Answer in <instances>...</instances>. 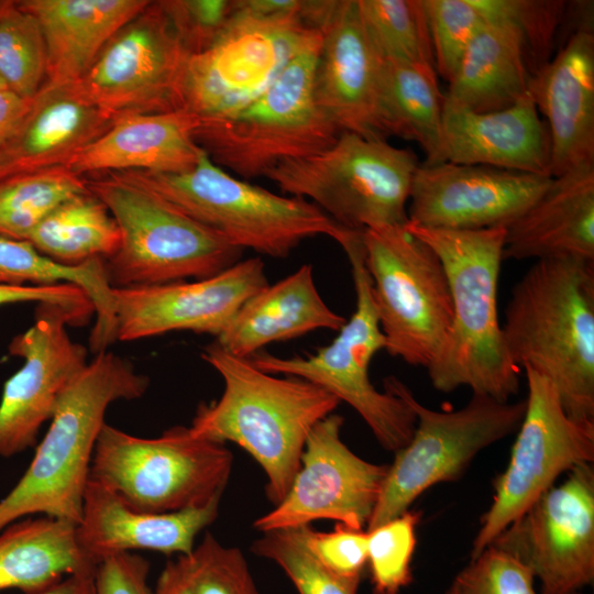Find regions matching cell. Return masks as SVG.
Here are the masks:
<instances>
[{"mask_svg": "<svg viewBox=\"0 0 594 594\" xmlns=\"http://www.w3.org/2000/svg\"><path fill=\"white\" fill-rule=\"evenodd\" d=\"M404 228L437 253L451 289V326L427 367L431 385L442 393L469 387L473 395L508 402L518 393L521 370L509 356L497 311L506 228Z\"/></svg>", "mask_w": 594, "mask_h": 594, "instance_id": "obj_2", "label": "cell"}, {"mask_svg": "<svg viewBox=\"0 0 594 594\" xmlns=\"http://www.w3.org/2000/svg\"><path fill=\"white\" fill-rule=\"evenodd\" d=\"M355 290V310L331 343L316 353L282 358L257 352L251 361L262 371L296 376L326 389L350 405L365 421L380 444L396 452L411 438L416 416L395 394L377 391L369 369L374 355L385 350V338L375 309L372 280L361 242L344 249Z\"/></svg>", "mask_w": 594, "mask_h": 594, "instance_id": "obj_11", "label": "cell"}, {"mask_svg": "<svg viewBox=\"0 0 594 594\" xmlns=\"http://www.w3.org/2000/svg\"><path fill=\"white\" fill-rule=\"evenodd\" d=\"M343 422L342 416L332 413L315 425L287 494L253 522L254 529H290L317 520H336L353 529L367 526L388 464H375L352 452L341 439Z\"/></svg>", "mask_w": 594, "mask_h": 594, "instance_id": "obj_17", "label": "cell"}, {"mask_svg": "<svg viewBox=\"0 0 594 594\" xmlns=\"http://www.w3.org/2000/svg\"><path fill=\"white\" fill-rule=\"evenodd\" d=\"M26 241L58 263L80 265L112 256L120 233L106 205L88 190L54 209Z\"/></svg>", "mask_w": 594, "mask_h": 594, "instance_id": "obj_34", "label": "cell"}, {"mask_svg": "<svg viewBox=\"0 0 594 594\" xmlns=\"http://www.w3.org/2000/svg\"><path fill=\"white\" fill-rule=\"evenodd\" d=\"M86 184L119 229L118 249L105 261L113 288L202 279L240 261L243 250L156 191L119 173Z\"/></svg>", "mask_w": 594, "mask_h": 594, "instance_id": "obj_5", "label": "cell"}, {"mask_svg": "<svg viewBox=\"0 0 594 594\" xmlns=\"http://www.w3.org/2000/svg\"><path fill=\"white\" fill-rule=\"evenodd\" d=\"M564 594H586V593H583L582 591H574V592H569Z\"/></svg>", "mask_w": 594, "mask_h": 594, "instance_id": "obj_52", "label": "cell"}, {"mask_svg": "<svg viewBox=\"0 0 594 594\" xmlns=\"http://www.w3.org/2000/svg\"><path fill=\"white\" fill-rule=\"evenodd\" d=\"M321 41V32L307 26L299 11L256 15L234 0V12L220 35L188 58L183 108L199 120L229 116L257 98L294 58Z\"/></svg>", "mask_w": 594, "mask_h": 594, "instance_id": "obj_13", "label": "cell"}, {"mask_svg": "<svg viewBox=\"0 0 594 594\" xmlns=\"http://www.w3.org/2000/svg\"><path fill=\"white\" fill-rule=\"evenodd\" d=\"M4 179V176H3V172H2V167H1V162H0V180Z\"/></svg>", "mask_w": 594, "mask_h": 594, "instance_id": "obj_53", "label": "cell"}, {"mask_svg": "<svg viewBox=\"0 0 594 594\" xmlns=\"http://www.w3.org/2000/svg\"><path fill=\"white\" fill-rule=\"evenodd\" d=\"M16 302L56 304L73 309L87 319L95 315L94 305L86 293L72 284L0 285V306Z\"/></svg>", "mask_w": 594, "mask_h": 594, "instance_id": "obj_47", "label": "cell"}, {"mask_svg": "<svg viewBox=\"0 0 594 594\" xmlns=\"http://www.w3.org/2000/svg\"><path fill=\"white\" fill-rule=\"evenodd\" d=\"M432 66L383 59L382 107L387 138L415 141L424 164L442 163V105Z\"/></svg>", "mask_w": 594, "mask_h": 594, "instance_id": "obj_33", "label": "cell"}, {"mask_svg": "<svg viewBox=\"0 0 594 594\" xmlns=\"http://www.w3.org/2000/svg\"><path fill=\"white\" fill-rule=\"evenodd\" d=\"M536 70L519 28L488 18L465 50L444 97L476 112L503 110L528 91Z\"/></svg>", "mask_w": 594, "mask_h": 594, "instance_id": "obj_30", "label": "cell"}, {"mask_svg": "<svg viewBox=\"0 0 594 594\" xmlns=\"http://www.w3.org/2000/svg\"><path fill=\"white\" fill-rule=\"evenodd\" d=\"M318 43L294 58L275 81L238 111L199 120L197 144L213 163L250 179L280 163L317 154L341 134L314 96Z\"/></svg>", "mask_w": 594, "mask_h": 594, "instance_id": "obj_7", "label": "cell"}, {"mask_svg": "<svg viewBox=\"0 0 594 594\" xmlns=\"http://www.w3.org/2000/svg\"><path fill=\"white\" fill-rule=\"evenodd\" d=\"M6 2H7V0H4L3 4L0 7V10L6 4ZM0 89H8L7 85L4 84V81L2 80L1 77H0Z\"/></svg>", "mask_w": 594, "mask_h": 594, "instance_id": "obj_51", "label": "cell"}, {"mask_svg": "<svg viewBox=\"0 0 594 594\" xmlns=\"http://www.w3.org/2000/svg\"><path fill=\"white\" fill-rule=\"evenodd\" d=\"M345 321L324 302L312 266L304 264L246 300L216 342L233 355L251 358L274 342L319 329L339 331Z\"/></svg>", "mask_w": 594, "mask_h": 594, "instance_id": "obj_29", "label": "cell"}, {"mask_svg": "<svg viewBox=\"0 0 594 594\" xmlns=\"http://www.w3.org/2000/svg\"><path fill=\"white\" fill-rule=\"evenodd\" d=\"M524 371L526 410L509 462L494 481L492 503L480 519L471 558L490 547L560 475L594 460V422L571 418L553 385L530 369Z\"/></svg>", "mask_w": 594, "mask_h": 594, "instance_id": "obj_14", "label": "cell"}, {"mask_svg": "<svg viewBox=\"0 0 594 594\" xmlns=\"http://www.w3.org/2000/svg\"><path fill=\"white\" fill-rule=\"evenodd\" d=\"M201 358L221 376L223 392L218 400L198 406L190 431L244 449L263 469L266 496L276 506L300 466L307 437L334 413L339 399L300 377L266 373L216 341Z\"/></svg>", "mask_w": 594, "mask_h": 594, "instance_id": "obj_1", "label": "cell"}, {"mask_svg": "<svg viewBox=\"0 0 594 594\" xmlns=\"http://www.w3.org/2000/svg\"><path fill=\"white\" fill-rule=\"evenodd\" d=\"M198 124L199 119L186 109L124 116L64 166L80 176L128 170L184 173L197 164L201 152L195 140Z\"/></svg>", "mask_w": 594, "mask_h": 594, "instance_id": "obj_25", "label": "cell"}, {"mask_svg": "<svg viewBox=\"0 0 594 594\" xmlns=\"http://www.w3.org/2000/svg\"><path fill=\"white\" fill-rule=\"evenodd\" d=\"M415 153L384 139L342 132L328 148L280 163L267 174L293 197L310 199L336 223L352 231L405 226Z\"/></svg>", "mask_w": 594, "mask_h": 594, "instance_id": "obj_8", "label": "cell"}, {"mask_svg": "<svg viewBox=\"0 0 594 594\" xmlns=\"http://www.w3.org/2000/svg\"><path fill=\"white\" fill-rule=\"evenodd\" d=\"M47 50L37 20L18 1L0 10V77L8 89L32 100L46 78Z\"/></svg>", "mask_w": 594, "mask_h": 594, "instance_id": "obj_37", "label": "cell"}, {"mask_svg": "<svg viewBox=\"0 0 594 594\" xmlns=\"http://www.w3.org/2000/svg\"><path fill=\"white\" fill-rule=\"evenodd\" d=\"M87 191L86 178L65 166L0 180V235L26 241L54 209Z\"/></svg>", "mask_w": 594, "mask_h": 594, "instance_id": "obj_35", "label": "cell"}, {"mask_svg": "<svg viewBox=\"0 0 594 594\" xmlns=\"http://www.w3.org/2000/svg\"><path fill=\"white\" fill-rule=\"evenodd\" d=\"M220 499L172 513H147L125 505L111 490L89 479L82 499L77 542L95 564L111 554L151 550L189 554L196 537L218 516Z\"/></svg>", "mask_w": 594, "mask_h": 594, "instance_id": "obj_24", "label": "cell"}, {"mask_svg": "<svg viewBox=\"0 0 594 594\" xmlns=\"http://www.w3.org/2000/svg\"><path fill=\"white\" fill-rule=\"evenodd\" d=\"M112 122L73 84L53 89L42 87L16 134L0 148L4 178L64 166Z\"/></svg>", "mask_w": 594, "mask_h": 594, "instance_id": "obj_28", "label": "cell"}, {"mask_svg": "<svg viewBox=\"0 0 594 594\" xmlns=\"http://www.w3.org/2000/svg\"><path fill=\"white\" fill-rule=\"evenodd\" d=\"M233 465L226 443L175 426L157 438H141L105 424L96 442L90 476L129 507L147 513L197 508L221 499Z\"/></svg>", "mask_w": 594, "mask_h": 594, "instance_id": "obj_9", "label": "cell"}, {"mask_svg": "<svg viewBox=\"0 0 594 594\" xmlns=\"http://www.w3.org/2000/svg\"><path fill=\"white\" fill-rule=\"evenodd\" d=\"M118 173L156 191L234 246L266 256L284 258L317 235L342 245L354 232L309 200L279 196L232 176L202 148L197 164L184 173Z\"/></svg>", "mask_w": 594, "mask_h": 594, "instance_id": "obj_6", "label": "cell"}, {"mask_svg": "<svg viewBox=\"0 0 594 594\" xmlns=\"http://www.w3.org/2000/svg\"><path fill=\"white\" fill-rule=\"evenodd\" d=\"M488 18L506 19L522 32L538 69L550 58L566 2L557 0H482Z\"/></svg>", "mask_w": 594, "mask_h": 594, "instance_id": "obj_43", "label": "cell"}, {"mask_svg": "<svg viewBox=\"0 0 594 594\" xmlns=\"http://www.w3.org/2000/svg\"><path fill=\"white\" fill-rule=\"evenodd\" d=\"M575 258L594 263V164L560 176L506 227L504 260Z\"/></svg>", "mask_w": 594, "mask_h": 594, "instance_id": "obj_26", "label": "cell"}, {"mask_svg": "<svg viewBox=\"0 0 594 594\" xmlns=\"http://www.w3.org/2000/svg\"><path fill=\"white\" fill-rule=\"evenodd\" d=\"M147 0H23L40 23L47 50L46 78L53 89L79 80L110 38L150 3Z\"/></svg>", "mask_w": 594, "mask_h": 594, "instance_id": "obj_27", "label": "cell"}, {"mask_svg": "<svg viewBox=\"0 0 594 594\" xmlns=\"http://www.w3.org/2000/svg\"><path fill=\"white\" fill-rule=\"evenodd\" d=\"M318 30L314 96L342 132L386 140L382 107L383 58L372 44L356 0H332Z\"/></svg>", "mask_w": 594, "mask_h": 594, "instance_id": "obj_21", "label": "cell"}, {"mask_svg": "<svg viewBox=\"0 0 594 594\" xmlns=\"http://www.w3.org/2000/svg\"><path fill=\"white\" fill-rule=\"evenodd\" d=\"M420 515H402L367 529V565L374 594H399L413 581L411 560Z\"/></svg>", "mask_w": 594, "mask_h": 594, "instance_id": "obj_39", "label": "cell"}, {"mask_svg": "<svg viewBox=\"0 0 594 594\" xmlns=\"http://www.w3.org/2000/svg\"><path fill=\"white\" fill-rule=\"evenodd\" d=\"M190 53L161 1H151L106 44L76 90L113 121L183 108Z\"/></svg>", "mask_w": 594, "mask_h": 594, "instance_id": "obj_15", "label": "cell"}, {"mask_svg": "<svg viewBox=\"0 0 594 594\" xmlns=\"http://www.w3.org/2000/svg\"><path fill=\"white\" fill-rule=\"evenodd\" d=\"M153 594H193L177 560H169L161 571Z\"/></svg>", "mask_w": 594, "mask_h": 594, "instance_id": "obj_49", "label": "cell"}, {"mask_svg": "<svg viewBox=\"0 0 594 594\" xmlns=\"http://www.w3.org/2000/svg\"><path fill=\"white\" fill-rule=\"evenodd\" d=\"M32 102L10 89H0V148L16 134Z\"/></svg>", "mask_w": 594, "mask_h": 594, "instance_id": "obj_48", "label": "cell"}, {"mask_svg": "<svg viewBox=\"0 0 594 594\" xmlns=\"http://www.w3.org/2000/svg\"><path fill=\"white\" fill-rule=\"evenodd\" d=\"M309 552L329 571L346 579H362L367 565V531L337 524L332 531L310 525L295 528Z\"/></svg>", "mask_w": 594, "mask_h": 594, "instance_id": "obj_44", "label": "cell"}, {"mask_svg": "<svg viewBox=\"0 0 594 594\" xmlns=\"http://www.w3.org/2000/svg\"><path fill=\"white\" fill-rule=\"evenodd\" d=\"M148 574L150 563L140 554L108 556L96 565L94 594H153Z\"/></svg>", "mask_w": 594, "mask_h": 594, "instance_id": "obj_46", "label": "cell"}, {"mask_svg": "<svg viewBox=\"0 0 594 594\" xmlns=\"http://www.w3.org/2000/svg\"><path fill=\"white\" fill-rule=\"evenodd\" d=\"M96 565L80 549L74 522L40 515L0 530V591L41 594Z\"/></svg>", "mask_w": 594, "mask_h": 594, "instance_id": "obj_31", "label": "cell"}, {"mask_svg": "<svg viewBox=\"0 0 594 594\" xmlns=\"http://www.w3.org/2000/svg\"><path fill=\"white\" fill-rule=\"evenodd\" d=\"M95 570L96 568L69 575L41 594H94Z\"/></svg>", "mask_w": 594, "mask_h": 594, "instance_id": "obj_50", "label": "cell"}, {"mask_svg": "<svg viewBox=\"0 0 594 594\" xmlns=\"http://www.w3.org/2000/svg\"><path fill=\"white\" fill-rule=\"evenodd\" d=\"M251 551L277 564L298 594H358L362 579L339 576L306 548L295 528L262 532Z\"/></svg>", "mask_w": 594, "mask_h": 594, "instance_id": "obj_38", "label": "cell"}, {"mask_svg": "<svg viewBox=\"0 0 594 594\" xmlns=\"http://www.w3.org/2000/svg\"><path fill=\"white\" fill-rule=\"evenodd\" d=\"M4 0L3 1H0V7L3 4Z\"/></svg>", "mask_w": 594, "mask_h": 594, "instance_id": "obj_54", "label": "cell"}, {"mask_svg": "<svg viewBox=\"0 0 594 594\" xmlns=\"http://www.w3.org/2000/svg\"><path fill=\"white\" fill-rule=\"evenodd\" d=\"M363 26L383 59L436 68L422 0H356Z\"/></svg>", "mask_w": 594, "mask_h": 594, "instance_id": "obj_36", "label": "cell"}, {"mask_svg": "<svg viewBox=\"0 0 594 594\" xmlns=\"http://www.w3.org/2000/svg\"><path fill=\"white\" fill-rule=\"evenodd\" d=\"M34 286L72 284L82 289L95 308L90 346L96 353L117 341V321L111 286L103 260L80 265L58 263L29 241L0 235V285Z\"/></svg>", "mask_w": 594, "mask_h": 594, "instance_id": "obj_32", "label": "cell"}, {"mask_svg": "<svg viewBox=\"0 0 594 594\" xmlns=\"http://www.w3.org/2000/svg\"><path fill=\"white\" fill-rule=\"evenodd\" d=\"M502 329L512 361L546 377L571 418L594 422V263L536 261L514 285Z\"/></svg>", "mask_w": 594, "mask_h": 594, "instance_id": "obj_3", "label": "cell"}, {"mask_svg": "<svg viewBox=\"0 0 594 594\" xmlns=\"http://www.w3.org/2000/svg\"><path fill=\"white\" fill-rule=\"evenodd\" d=\"M176 560L193 594H260L242 551L222 544L211 532Z\"/></svg>", "mask_w": 594, "mask_h": 594, "instance_id": "obj_40", "label": "cell"}, {"mask_svg": "<svg viewBox=\"0 0 594 594\" xmlns=\"http://www.w3.org/2000/svg\"><path fill=\"white\" fill-rule=\"evenodd\" d=\"M267 285L263 261L251 257L202 279L113 288L117 340L173 331L217 339L245 301Z\"/></svg>", "mask_w": 594, "mask_h": 594, "instance_id": "obj_19", "label": "cell"}, {"mask_svg": "<svg viewBox=\"0 0 594 594\" xmlns=\"http://www.w3.org/2000/svg\"><path fill=\"white\" fill-rule=\"evenodd\" d=\"M88 321L73 309L37 304L34 323L11 340L9 352L22 358L23 365L3 385L0 458L35 446L62 393L88 363L87 349L70 338L67 327Z\"/></svg>", "mask_w": 594, "mask_h": 594, "instance_id": "obj_18", "label": "cell"}, {"mask_svg": "<svg viewBox=\"0 0 594 594\" xmlns=\"http://www.w3.org/2000/svg\"><path fill=\"white\" fill-rule=\"evenodd\" d=\"M361 237L385 351L427 369L452 321L444 266L432 248L404 226L365 229Z\"/></svg>", "mask_w": 594, "mask_h": 594, "instance_id": "obj_12", "label": "cell"}, {"mask_svg": "<svg viewBox=\"0 0 594 594\" xmlns=\"http://www.w3.org/2000/svg\"><path fill=\"white\" fill-rule=\"evenodd\" d=\"M491 546L524 563L541 594L582 591L594 581V469L582 464L541 495Z\"/></svg>", "mask_w": 594, "mask_h": 594, "instance_id": "obj_16", "label": "cell"}, {"mask_svg": "<svg viewBox=\"0 0 594 594\" xmlns=\"http://www.w3.org/2000/svg\"><path fill=\"white\" fill-rule=\"evenodd\" d=\"M551 179L484 165L420 164L413 178L407 222L447 230L506 228Z\"/></svg>", "mask_w": 594, "mask_h": 594, "instance_id": "obj_20", "label": "cell"}, {"mask_svg": "<svg viewBox=\"0 0 594 594\" xmlns=\"http://www.w3.org/2000/svg\"><path fill=\"white\" fill-rule=\"evenodd\" d=\"M187 51L197 54L208 48L234 12V0L161 1Z\"/></svg>", "mask_w": 594, "mask_h": 594, "instance_id": "obj_45", "label": "cell"}, {"mask_svg": "<svg viewBox=\"0 0 594 594\" xmlns=\"http://www.w3.org/2000/svg\"><path fill=\"white\" fill-rule=\"evenodd\" d=\"M148 385V377L128 360L97 353L62 393L29 468L0 501V530L34 515L77 525L107 409L142 397Z\"/></svg>", "mask_w": 594, "mask_h": 594, "instance_id": "obj_4", "label": "cell"}, {"mask_svg": "<svg viewBox=\"0 0 594 594\" xmlns=\"http://www.w3.org/2000/svg\"><path fill=\"white\" fill-rule=\"evenodd\" d=\"M530 570L514 556L487 547L454 576L446 594H537Z\"/></svg>", "mask_w": 594, "mask_h": 594, "instance_id": "obj_42", "label": "cell"}, {"mask_svg": "<svg viewBox=\"0 0 594 594\" xmlns=\"http://www.w3.org/2000/svg\"><path fill=\"white\" fill-rule=\"evenodd\" d=\"M384 388L410 407L416 427L388 464L367 529L408 510L428 488L457 481L482 450L518 429L526 410L525 399L501 402L479 395L460 409L436 410L419 403L395 376L384 380Z\"/></svg>", "mask_w": 594, "mask_h": 594, "instance_id": "obj_10", "label": "cell"}, {"mask_svg": "<svg viewBox=\"0 0 594 594\" xmlns=\"http://www.w3.org/2000/svg\"><path fill=\"white\" fill-rule=\"evenodd\" d=\"M437 73L448 82L479 30L487 22L481 0H422Z\"/></svg>", "mask_w": 594, "mask_h": 594, "instance_id": "obj_41", "label": "cell"}, {"mask_svg": "<svg viewBox=\"0 0 594 594\" xmlns=\"http://www.w3.org/2000/svg\"><path fill=\"white\" fill-rule=\"evenodd\" d=\"M528 90L547 119L550 173L594 164V32L574 30L553 58L530 77Z\"/></svg>", "mask_w": 594, "mask_h": 594, "instance_id": "obj_22", "label": "cell"}, {"mask_svg": "<svg viewBox=\"0 0 594 594\" xmlns=\"http://www.w3.org/2000/svg\"><path fill=\"white\" fill-rule=\"evenodd\" d=\"M442 158L551 176V142L529 90L510 107L476 112L443 96Z\"/></svg>", "mask_w": 594, "mask_h": 594, "instance_id": "obj_23", "label": "cell"}]
</instances>
